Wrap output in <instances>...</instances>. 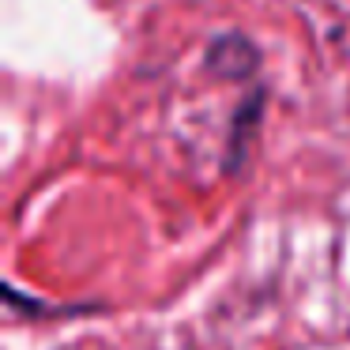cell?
<instances>
[{
    "label": "cell",
    "instance_id": "3957f363",
    "mask_svg": "<svg viewBox=\"0 0 350 350\" xmlns=\"http://www.w3.org/2000/svg\"><path fill=\"white\" fill-rule=\"evenodd\" d=\"M4 301H8L12 309H27V317H79V312H87V305H76V309H53V305L19 297V290L12 286V282H4Z\"/></svg>",
    "mask_w": 350,
    "mask_h": 350
},
{
    "label": "cell",
    "instance_id": "6da1fadb",
    "mask_svg": "<svg viewBox=\"0 0 350 350\" xmlns=\"http://www.w3.org/2000/svg\"><path fill=\"white\" fill-rule=\"evenodd\" d=\"M204 68L211 79H222V83H245V79H252L260 68V49H256V42L241 31L215 34V38L207 42Z\"/></svg>",
    "mask_w": 350,
    "mask_h": 350
},
{
    "label": "cell",
    "instance_id": "7a4b0ae2",
    "mask_svg": "<svg viewBox=\"0 0 350 350\" xmlns=\"http://www.w3.org/2000/svg\"><path fill=\"white\" fill-rule=\"evenodd\" d=\"M264 98H267L264 87H252L249 98L237 106L234 121H230L226 154H222V170H226V174H237V170H245V159H249V144L256 139V129H260V121H264Z\"/></svg>",
    "mask_w": 350,
    "mask_h": 350
}]
</instances>
